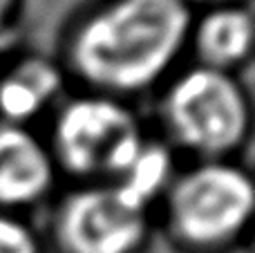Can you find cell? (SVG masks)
Listing matches in <instances>:
<instances>
[{
	"instance_id": "cell-9",
	"label": "cell",
	"mask_w": 255,
	"mask_h": 253,
	"mask_svg": "<svg viewBox=\"0 0 255 253\" xmlns=\"http://www.w3.org/2000/svg\"><path fill=\"white\" fill-rule=\"evenodd\" d=\"M175 175V150L166 141L148 137L130 168L117 182H112V186L132 209L150 215L152 206L161 204Z\"/></svg>"
},
{
	"instance_id": "cell-10",
	"label": "cell",
	"mask_w": 255,
	"mask_h": 253,
	"mask_svg": "<svg viewBox=\"0 0 255 253\" xmlns=\"http://www.w3.org/2000/svg\"><path fill=\"white\" fill-rule=\"evenodd\" d=\"M0 253H45V245L22 215L0 211Z\"/></svg>"
},
{
	"instance_id": "cell-2",
	"label": "cell",
	"mask_w": 255,
	"mask_h": 253,
	"mask_svg": "<svg viewBox=\"0 0 255 253\" xmlns=\"http://www.w3.org/2000/svg\"><path fill=\"white\" fill-rule=\"evenodd\" d=\"M157 115L168 146L197 161L235 159L251 137V97L240 76L199 63L168 76Z\"/></svg>"
},
{
	"instance_id": "cell-11",
	"label": "cell",
	"mask_w": 255,
	"mask_h": 253,
	"mask_svg": "<svg viewBox=\"0 0 255 253\" xmlns=\"http://www.w3.org/2000/svg\"><path fill=\"white\" fill-rule=\"evenodd\" d=\"M20 0H0V38L7 36L9 22H11V16L16 13Z\"/></svg>"
},
{
	"instance_id": "cell-8",
	"label": "cell",
	"mask_w": 255,
	"mask_h": 253,
	"mask_svg": "<svg viewBox=\"0 0 255 253\" xmlns=\"http://www.w3.org/2000/svg\"><path fill=\"white\" fill-rule=\"evenodd\" d=\"M65 70L58 61L25 54L0 70V121L29 126L61 94Z\"/></svg>"
},
{
	"instance_id": "cell-1",
	"label": "cell",
	"mask_w": 255,
	"mask_h": 253,
	"mask_svg": "<svg viewBox=\"0 0 255 253\" xmlns=\"http://www.w3.org/2000/svg\"><path fill=\"white\" fill-rule=\"evenodd\" d=\"M193 16L186 0H101L65 31L58 63L83 92L130 101L177 70Z\"/></svg>"
},
{
	"instance_id": "cell-6",
	"label": "cell",
	"mask_w": 255,
	"mask_h": 253,
	"mask_svg": "<svg viewBox=\"0 0 255 253\" xmlns=\"http://www.w3.org/2000/svg\"><path fill=\"white\" fill-rule=\"evenodd\" d=\"M56 179L47 139L29 126L0 121V211L20 215L38 206L54 193Z\"/></svg>"
},
{
	"instance_id": "cell-12",
	"label": "cell",
	"mask_w": 255,
	"mask_h": 253,
	"mask_svg": "<svg viewBox=\"0 0 255 253\" xmlns=\"http://www.w3.org/2000/svg\"><path fill=\"white\" fill-rule=\"evenodd\" d=\"M188 4H193V2H202V4H206V7H211V4H224V2H238V0H186Z\"/></svg>"
},
{
	"instance_id": "cell-7",
	"label": "cell",
	"mask_w": 255,
	"mask_h": 253,
	"mask_svg": "<svg viewBox=\"0 0 255 253\" xmlns=\"http://www.w3.org/2000/svg\"><path fill=\"white\" fill-rule=\"evenodd\" d=\"M188 49L195 63L238 74L253 54V16L247 4H211L193 16Z\"/></svg>"
},
{
	"instance_id": "cell-5",
	"label": "cell",
	"mask_w": 255,
	"mask_h": 253,
	"mask_svg": "<svg viewBox=\"0 0 255 253\" xmlns=\"http://www.w3.org/2000/svg\"><path fill=\"white\" fill-rule=\"evenodd\" d=\"M49 236L58 253H143L150 215L132 209L112 184H76L58 200Z\"/></svg>"
},
{
	"instance_id": "cell-3",
	"label": "cell",
	"mask_w": 255,
	"mask_h": 253,
	"mask_svg": "<svg viewBox=\"0 0 255 253\" xmlns=\"http://www.w3.org/2000/svg\"><path fill=\"white\" fill-rule=\"evenodd\" d=\"M159 206L175 247L186 253H226L251 229L255 184L235 159L195 161L177 170Z\"/></svg>"
},
{
	"instance_id": "cell-4",
	"label": "cell",
	"mask_w": 255,
	"mask_h": 253,
	"mask_svg": "<svg viewBox=\"0 0 255 253\" xmlns=\"http://www.w3.org/2000/svg\"><path fill=\"white\" fill-rule=\"evenodd\" d=\"M148 141L130 101L81 92L61 103L47 137L58 175L79 184H112Z\"/></svg>"
}]
</instances>
